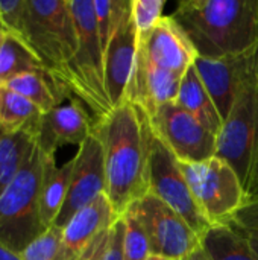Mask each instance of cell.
Listing matches in <instances>:
<instances>
[{
  "mask_svg": "<svg viewBox=\"0 0 258 260\" xmlns=\"http://www.w3.org/2000/svg\"><path fill=\"white\" fill-rule=\"evenodd\" d=\"M0 260H21L20 254L8 248L5 244L0 242Z\"/></svg>",
  "mask_w": 258,
  "mask_h": 260,
  "instance_id": "obj_35",
  "label": "cell"
},
{
  "mask_svg": "<svg viewBox=\"0 0 258 260\" xmlns=\"http://www.w3.org/2000/svg\"><path fill=\"white\" fill-rule=\"evenodd\" d=\"M201 248L211 260H258V254L234 224L211 225L201 238Z\"/></svg>",
  "mask_w": 258,
  "mask_h": 260,
  "instance_id": "obj_22",
  "label": "cell"
},
{
  "mask_svg": "<svg viewBox=\"0 0 258 260\" xmlns=\"http://www.w3.org/2000/svg\"><path fill=\"white\" fill-rule=\"evenodd\" d=\"M233 224V222H231ZM237 227V225H236ZM239 229V232L246 238V241H248V244L251 245V248L255 251L258 254V227L255 229H240V227H237Z\"/></svg>",
  "mask_w": 258,
  "mask_h": 260,
  "instance_id": "obj_34",
  "label": "cell"
},
{
  "mask_svg": "<svg viewBox=\"0 0 258 260\" xmlns=\"http://www.w3.org/2000/svg\"><path fill=\"white\" fill-rule=\"evenodd\" d=\"M18 40L71 93L70 64L78 49V32L68 0H26Z\"/></svg>",
  "mask_w": 258,
  "mask_h": 260,
  "instance_id": "obj_3",
  "label": "cell"
},
{
  "mask_svg": "<svg viewBox=\"0 0 258 260\" xmlns=\"http://www.w3.org/2000/svg\"><path fill=\"white\" fill-rule=\"evenodd\" d=\"M113 229V227H111ZM109 230H106L105 233H102L79 257L76 260H102L103 257V253H105V248L108 245V239H109Z\"/></svg>",
  "mask_w": 258,
  "mask_h": 260,
  "instance_id": "obj_32",
  "label": "cell"
},
{
  "mask_svg": "<svg viewBox=\"0 0 258 260\" xmlns=\"http://www.w3.org/2000/svg\"><path fill=\"white\" fill-rule=\"evenodd\" d=\"M245 192H246V204L258 203V151L255 158H254L246 186H245Z\"/></svg>",
  "mask_w": 258,
  "mask_h": 260,
  "instance_id": "obj_33",
  "label": "cell"
},
{
  "mask_svg": "<svg viewBox=\"0 0 258 260\" xmlns=\"http://www.w3.org/2000/svg\"><path fill=\"white\" fill-rule=\"evenodd\" d=\"M123 235H125V222L120 219L113 225L109 232L108 245L105 248L102 260H123Z\"/></svg>",
  "mask_w": 258,
  "mask_h": 260,
  "instance_id": "obj_30",
  "label": "cell"
},
{
  "mask_svg": "<svg viewBox=\"0 0 258 260\" xmlns=\"http://www.w3.org/2000/svg\"><path fill=\"white\" fill-rule=\"evenodd\" d=\"M94 2V17L99 40L102 44L103 56L105 50L122 20L128 11L131 0H93Z\"/></svg>",
  "mask_w": 258,
  "mask_h": 260,
  "instance_id": "obj_26",
  "label": "cell"
},
{
  "mask_svg": "<svg viewBox=\"0 0 258 260\" xmlns=\"http://www.w3.org/2000/svg\"><path fill=\"white\" fill-rule=\"evenodd\" d=\"M257 61L258 44L239 55L222 58H196L195 67L224 120L231 111L240 82L252 70Z\"/></svg>",
  "mask_w": 258,
  "mask_h": 260,
  "instance_id": "obj_12",
  "label": "cell"
},
{
  "mask_svg": "<svg viewBox=\"0 0 258 260\" xmlns=\"http://www.w3.org/2000/svg\"><path fill=\"white\" fill-rule=\"evenodd\" d=\"M0 85H6L30 101L43 114L50 113L73 96L70 90L47 70L26 73Z\"/></svg>",
  "mask_w": 258,
  "mask_h": 260,
  "instance_id": "obj_19",
  "label": "cell"
},
{
  "mask_svg": "<svg viewBox=\"0 0 258 260\" xmlns=\"http://www.w3.org/2000/svg\"><path fill=\"white\" fill-rule=\"evenodd\" d=\"M184 260H211L208 256H207V253L201 248V247H198L193 253H190L187 257Z\"/></svg>",
  "mask_w": 258,
  "mask_h": 260,
  "instance_id": "obj_36",
  "label": "cell"
},
{
  "mask_svg": "<svg viewBox=\"0 0 258 260\" xmlns=\"http://www.w3.org/2000/svg\"><path fill=\"white\" fill-rule=\"evenodd\" d=\"M43 116L30 101L9 87L0 85V129L3 134L26 131L36 139Z\"/></svg>",
  "mask_w": 258,
  "mask_h": 260,
  "instance_id": "obj_21",
  "label": "cell"
},
{
  "mask_svg": "<svg viewBox=\"0 0 258 260\" xmlns=\"http://www.w3.org/2000/svg\"><path fill=\"white\" fill-rule=\"evenodd\" d=\"M93 129V116L75 96L41 119L36 145L47 155H55L65 145L81 146Z\"/></svg>",
  "mask_w": 258,
  "mask_h": 260,
  "instance_id": "obj_14",
  "label": "cell"
},
{
  "mask_svg": "<svg viewBox=\"0 0 258 260\" xmlns=\"http://www.w3.org/2000/svg\"><path fill=\"white\" fill-rule=\"evenodd\" d=\"M35 145L36 139L26 131L3 134L0 139V197L15 180Z\"/></svg>",
  "mask_w": 258,
  "mask_h": 260,
  "instance_id": "obj_23",
  "label": "cell"
},
{
  "mask_svg": "<svg viewBox=\"0 0 258 260\" xmlns=\"http://www.w3.org/2000/svg\"><path fill=\"white\" fill-rule=\"evenodd\" d=\"M179 107H182L187 113L196 117L205 128H208L213 134H219L224 125V119L205 88L195 64L186 72L181 79L179 91L175 101Z\"/></svg>",
  "mask_w": 258,
  "mask_h": 260,
  "instance_id": "obj_20",
  "label": "cell"
},
{
  "mask_svg": "<svg viewBox=\"0 0 258 260\" xmlns=\"http://www.w3.org/2000/svg\"><path fill=\"white\" fill-rule=\"evenodd\" d=\"M181 169L208 222L231 224L246 204L245 186L236 169L217 155L196 165L181 163Z\"/></svg>",
  "mask_w": 258,
  "mask_h": 260,
  "instance_id": "obj_7",
  "label": "cell"
},
{
  "mask_svg": "<svg viewBox=\"0 0 258 260\" xmlns=\"http://www.w3.org/2000/svg\"><path fill=\"white\" fill-rule=\"evenodd\" d=\"M164 0H131V20L138 38L148 35L164 17Z\"/></svg>",
  "mask_w": 258,
  "mask_h": 260,
  "instance_id": "obj_28",
  "label": "cell"
},
{
  "mask_svg": "<svg viewBox=\"0 0 258 260\" xmlns=\"http://www.w3.org/2000/svg\"><path fill=\"white\" fill-rule=\"evenodd\" d=\"M62 245V229L52 225L33 239L21 253V260H56Z\"/></svg>",
  "mask_w": 258,
  "mask_h": 260,
  "instance_id": "obj_27",
  "label": "cell"
},
{
  "mask_svg": "<svg viewBox=\"0 0 258 260\" xmlns=\"http://www.w3.org/2000/svg\"><path fill=\"white\" fill-rule=\"evenodd\" d=\"M125 222L123 235V260H148L152 256L151 244L132 206L122 215Z\"/></svg>",
  "mask_w": 258,
  "mask_h": 260,
  "instance_id": "obj_25",
  "label": "cell"
},
{
  "mask_svg": "<svg viewBox=\"0 0 258 260\" xmlns=\"http://www.w3.org/2000/svg\"><path fill=\"white\" fill-rule=\"evenodd\" d=\"M148 123L152 136L182 165L202 163L216 155L217 136L175 101L161 105Z\"/></svg>",
  "mask_w": 258,
  "mask_h": 260,
  "instance_id": "obj_8",
  "label": "cell"
},
{
  "mask_svg": "<svg viewBox=\"0 0 258 260\" xmlns=\"http://www.w3.org/2000/svg\"><path fill=\"white\" fill-rule=\"evenodd\" d=\"M68 5L78 32V49L70 64L71 93L93 113V119H99L113 107L105 85V56L96 27L94 2L68 0Z\"/></svg>",
  "mask_w": 258,
  "mask_h": 260,
  "instance_id": "obj_5",
  "label": "cell"
},
{
  "mask_svg": "<svg viewBox=\"0 0 258 260\" xmlns=\"http://www.w3.org/2000/svg\"><path fill=\"white\" fill-rule=\"evenodd\" d=\"M44 152L35 145L15 180L0 197V242L21 253L44 229L40 216V187Z\"/></svg>",
  "mask_w": 258,
  "mask_h": 260,
  "instance_id": "obj_4",
  "label": "cell"
},
{
  "mask_svg": "<svg viewBox=\"0 0 258 260\" xmlns=\"http://www.w3.org/2000/svg\"><path fill=\"white\" fill-rule=\"evenodd\" d=\"M73 158L58 166L55 155L44 154V169L40 187V216L44 229L55 225L70 186Z\"/></svg>",
  "mask_w": 258,
  "mask_h": 260,
  "instance_id": "obj_18",
  "label": "cell"
},
{
  "mask_svg": "<svg viewBox=\"0 0 258 260\" xmlns=\"http://www.w3.org/2000/svg\"><path fill=\"white\" fill-rule=\"evenodd\" d=\"M138 43L140 38L131 20L129 5L105 50V85L113 108L125 101Z\"/></svg>",
  "mask_w": 258,
  "mask_h": 260,
  "instance_id": "obj_16",
  "label": "cell"
},
{
  "mask_svg": "<svg viewBox=\"0 0 258 260\" xmlns=\"http://www.w3.org/2000/svg\"><path fill=\"white\" fill-rule=\"evenodd\" d=\"M26 0H0V24L5 34L18 38L23 34Z\"/></svg>",
  "mask_w": 258,
  "mask_h": 260,
  "instance_id": "obj_29",
  "label": "cell"
},
{
  "mask_svg": "<svg viewBox=\"0 0 258 260\" xmlns=\"http://www.w3.org/2000/svg\"><path fill=\"white\" fill-rule=\"evenodd\" d=\"M91 133L103 149L105 195L122 216L129 206L149 193L151 128L146 114L122 102L108 114L93 119Z\"/></svg>",
  "mask_w": 258,
  "mask_h": 260,
  "instance_id": "obj_1",
  "label": "cell"
},
{
  "mask_svg": "<svg viewBox=\"0 0 258 260\" xmlns=\"http://www.w3.org/2000/svg\"><path fill=\"white\" fill-rule=\"evenodd\" d=\"M46 70L36 56L15 37L6 34L3 44L0 47V84L32 73Z\"/></svg>",
  "mask_w": 258,
  "mask_h": 260,
  "instance_id": "obj_24",
  "label": "cell"
},
{
  "mask_svg": "<svg viewBox=\"0 0 258 260\" xmlns=\"http://www.w3.org/2000/svg\"><path fill=\"white\" fill-rule=\"evenodd\" d=\"M120 216L106 195L81 209L62 227V245L56 260H76L102 233L109 230Z\"/></svg>",
  "mask_w": 258,
  "mask_h": 260,
  "instance_id": "obj_17",
  "label": "cell"
},
{
  "mask_svg": "<svg viewBox=\"0 0 258 260\" xmlns=\"http://www.w3.org/2000/svg\"><path fill=\"white\" fill-rule=\"evenodd\" d=\"M105 186L103 149L99 139L91 133L88 139L78 146V152L73 157L67 198L55 225L62 229L75 213L96 201L100 195H105Z\"/></svg>",
  "mask_w": 258,
  "mask_h": 260,
  "instance_id": "obj_11",
  "label": "cell"
},
{
  "mask_svg": "<svg viewBox=\"0 0 258 260\" xmlns=\"http://www.w3.org/2000/svg\"><path fill=\"white\" fill-rule=\"evenodd\" d=\"M2 30H3V29H2V24H0V32H2Z\"/></svg>",
  "mask_w": 258,
  "mask_h": 260,
  "instance_id": "obj_40",
  "label": "cell"
},
{
  "mask_svg": "<svg viewBox=\"0 0 258 260\" xmlns=\"http://www.w3.org/2000/svg\"><path fill=\"white\" fill-rule=\"evenodd\" d=\"M258 151V61L239 85L230 114L217 134L216 155L227 160L246 186Z\"/></svg>",
  "mask_w": 258,
  "mask_h": 260,
  "instance_id": "obj_6",
  "label": "cell"
},
{
  "mask_svg": "<svg viewBox=\"0 0 258 260\" xmlns=\"http://www.w3.org/2000/svg\"><path fill=\"white\" fill-rule=\"evenodd\" d=\"M234 225L240 229H255L258 227V203H248L236 215Z\"/></svg>",
  "mask_w": 258,
  "mask_h": 260,
  "instance_id": "obj_31",
  "label": "cell"
},
{
  "mask_svg": "<svg viewBox=\"0 0 258 260\" xmlns=\"http://www.w3.org/2000/svg\"><path fill=\"white\" fill-rule=\"evenodd\" d=\"M148 260H170V259H166V257H161V256H155V254H152V256H151Z\"/></svg>",
  "mask_w": 258,
  "mask_h": 260,
  "instance_id": "obj_37",
  "label": "cell"
},
{
  "mask_svg": "<svg viewBox=\"0 0 258 260\" xmlns=\"http://www.w3.org/2000/svg\"><path fill=\"white\" fill-rule=\"evenodd\" d=\"M140 46L157 67L178 76H184L198 58L192 41L172 15H164L148 35L141 37Z\"/></svg>",
  "mask_w": 258,
  "mask_h": 260,
  "instance_id": "obj_15",
  "label": "cell"
},
{
  "mask_svg": "<svg viewBox=\"0 0 258 260\" xmlns=\"http://www.w3.org/2000/svg\"><path fill=\"white\" fill-rule=\"evenodd\" d=\"M182 76L157 67L138 43L125 101L151 117L161 105L176 101Z\"/></svg>",
  "mask_w": 258,
  "mask_h": 260,
  "instance_id": "obj_13",
  "label": "cell"
},
{
  "mask_svg": "<svg viewBox=\"0 0 258 260\" xmlns=\"http://www.w3.org/2000/svg\"><path fill=\"white\" fill-rule=\"evenodd\" d=\"M132 207L144 227L152 254L170 260H184L201 247V239L193 229L152 193L134 203Z\"/></svg>",
  "mask_w": 258,
  "mask_h": 260,
  "instance_id": "obj_10",
  "label": "cell"
},
{
  "mask_svg": "<svg viewBox=\"0 0 258 260\" xmlns=\"http://www.w3.org/2000/svg\"><path fill=\"white\" fill-rule=\"evenodd\" d=\"M2 137H3V131L0 129V139H2Z\"/></svg>",
  "mask_w": 258,
  "mask_h": 260,
  "instance_id": "obj_39",
  "label": "cell"
},
{
  "mask_svg": "<svg viewBox=\"0 0 258 260\" xmlns=\"http://www.w3.org/2000/svg\"><path fill=\"white\" fill-rule=\"evenodd\" d=\"M149 193L175 210L199 239L211 227L192 193L181 163L154 136L149 148Z\"/></svg>",
  "mask_w": 258,
  "mask_h": 260,
  "instance_id": "obj_9",
  "label": "cell"
},
{
  "mask_svg": "<svg viewBox=\"0 0 258 260\" xmlns=\"http://www.w3.org/2000/svg\"><path fill=\"white\" fill-rule=\"evenodd\" d=\"M5 37H6V34L2 30V32H0V47H2V44H3V40H5Z\"/></svg>",
  "mask_w": 258,
  "mask_h": 260,
  "instance_id": "obj_38",
  "label": "cell"
},
{
  "mask_svg": "<svg viewBox=\"0 0 258 260\" xmlns=\"http://www.w3.org/2000/svg\"><path fill=\"white\" fill-rule=\"evenodd\" d=\"M170 15L201 58L239 55L258 44V0H182Z\"/></svg>",
  "mask_w": 258,
  "mask_h": 260,
  "instance_id": "obj_2",
  "label": "cell"
}]
</instances>
